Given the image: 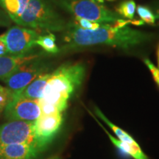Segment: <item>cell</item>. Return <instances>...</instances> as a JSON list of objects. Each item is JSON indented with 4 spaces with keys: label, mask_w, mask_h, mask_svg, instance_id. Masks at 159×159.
<instances>
[{
    "label": "cell",
    "mask_w": 159,
    "mask_h": 159,
    "mask_svg": "<svg viewBox=\"0 0 159 159\" xmlns=\"http://www.w3.org/2000/svg\"><path fill=\"white\" fill-rule=\"evenodd\" d=\"M63 49L73 50L97 45H108L128 49L150 41L152 35L130 27H118L102 24L96 30H84L74 22L67 24Z\"/></svg>",
    "instance_id": "6da1fadb"
},
{
    "label": "cell",
    "mask_w": 159,
    "mask_h": 159,
    "mask_svg": "<svg viewBox=\"0 0 159 159\" xmlns=\"http://www.w3.org/2000/svg\"><path fill=\"white\" fill-rule=\"evenodd\" d=\"M85 75V67L83 63L61 65L51 72L39 101L55 107L62 113L67 108L69 99L83 83Z\"/></svg>",
    "instance_id": "7a4b0ae2"
},
{
    "label": "cell",
    "mask_w": 159,
    "mask_h": 159,
    "mask_svg": "<svg viewBox=\"0 0 159 159\" xmlns=\"http://www.w3.org/2000/svg\"><path fill=\"white\" fill-rule=\"evenodd\" d=\"M17 25L27 28L60 32L67 24L47 0H30Z\"/></svg>",
    "instance_id": "3957f363"
},
{
    "label": "cell",
    "mask_w": 159,
    "mask_h": 159,
    "mask_svg": "<svg viewBox=\"0 0 159 159\" xmlns=\"http://www.w3.org/2000/svg\"><path fill=\"white\" fill-rule=\"evenodd\" d=\"M35 122L9 121L2 125L0 127V148L12 144H26L39 152L42 151L47 145L37 136Z\"/></svg>",
    "instance_id": "277c9868"
},
{
    "label": "cell",
    "mask_w": 159,
    "mask_h": 159,
    "mask_svg": "<svg viewBox=\"0 0 159 159\" xmlns=\"http://www.w3.org/2000/svg\"><path fill=\"white\" fill-rule=\"evenodd\" d=\"M57 4L75 17L99 24H111L119 19L115 12L92 0H57Z\"/></svg>",
    "instance_id": "5b68a950"
},
{
    "label": "cell",
    "mask_w": 159,
    "mask_h": 159,
    "mask_svg": "<svg viewBox=\"0 0 159 159\" xmlns=\"http://www.w3.org/2000/svg\"><path fill=\"white\" fill-rule=\"evenodd\" d=\"M47 67L39 57L19 66L8 76L2 80L11 92L12 97L17 96L33 80L43 72L47 71ZM12 98V97H11Z\"/></svg>",
    "instance_id": "8992f818"
},
{
    "label": "cell",
    "mask_w": 159,
    "mask_h": 159,
    "mask_svg": "<svg viewBox=\"0 0 159 159\" xmlns=\"http://www.w3.org/2000/svg\"><path fill=\"white\" fill-rule=\"evenodd\" d=\"M2 35L9 54L21 55L33 53L40 34L35 30L18 25L11 27Z\"/></svg>",
    "instance_id": "52a82bcc"
},
{
    "label": "cell",
    "mask_w": 159,
    "mask_h": 159,
    "mask_svg": "<svg viewBox=\"0 0 159 159\" xmlns=\"http://www.w3.org/2000/svg\"><path fill=\"white\" fill-rule=\"evenodd\" d=\"M5 115L8 121L35 122L41 116L39 100L13 97L5 107Z\"/></svg>",
    "instance_id": "ba28073f"
},
{
    "label": "cell",
    "mask_w": 159,
    "mask_h": 159,
    "mask_svg": "<svg viewBox=\"0 0 159 159\" xmlns=\"http://www.w3.org/2000/svg\"><path fill=\"white\" fill-rule=\"evenodd\" d=\"M62 122L61 113L41 115L35 122V130L37 136L47 146L58 132Z\"/></svg>",
    "instance_id": "9c48e42d"
},
{
    "label": "cell",
    "mask_w": 159,
    "mask_h": 159,
    "mask_svg": "<svg viewBox=\"0 0 159 159\" xmlns=\"http://www.w3.org/2000/svg\"><path fill=\"white\" fill-rule=\"evenodd\" d=\"M40 152L26 144H12L0 148V159H33Z\"/></svg>",
    "instance_id": "30bf717a"
},
{
    "label": "cell",
    "mask_w": 159,
    "mask_h": 159,
    "mask_svg": "<svg viewBox=\"0 0 159 159\" xmlns=\"http://www.w3.org/2000/svg\"><path fill=\"white\" fill-rule=\"evenodd\" d=\"M39 57V55L33 53L21 55H9L0 57V80H2L19 66L36 59Z\"/></svg>",
    "instance_id": "8fae6325"
},
{
    "label": "cell",
    "mask_w": 159,
    "mask_h": 159,
    "mask_svg": "<svg viewBox=\"0 0 159 159\" xmlns=\"http://www.w3.org/2000/svg\"><path fill=\"white\" fill-rule=\"evenodd\" d=\"M50 75L51 72H48V71L41 74L39 77L33 80L29 85H27L17 96L15 97L39 100L42 97L43 89Z\"/></svg>",
    "instance_id": "7c38bea8"
},
{
    "label": "cell",
    "mask_w": 159,
    "mask_h": 159,
    "mask_svg": "<svg viewBox=\"0 0 159 159\" xmlns=\"http://www.w3.org/2000/svg\"><path fill=\"white\" fill-rule=\"evenodd\" d=\"M93 117L95 119V117L94 116H93ZM95 120L98 122V124L100 125L101 128H102L103 130H104L105 132L106 133V134L108 135V138L110 139L111 142H112L113 144L121 151V152L128 155V156L132 157L134 159H149L148 157L146 155L144 154V152L142 150V149L139 147V145H138V146H135V145L122 142V141H120L119 139H116L114 136H112L110 133L107 131L106 129L101 125L100 122H98L97 119H95Z\"/></svg>",
    "instance_id": "4fadbf2b"
},
{
    "label": "cell",
    "mask_w": 159,
    "mask_h": 159,
    "mask_svg": "<svg viewBox=\"0 0 159 159\" xmlns=\"http://www.w3.org/2000/svg\"><path fill=\"white\" fill-rule=\"evenodd\" d=\"M30 0H0V7L12 21L16 23L25 11Z\"/></svg>",
    "instance_id": "5bb4252c"
},
{
    "label": "cell",
    "mask_w": 159,
    "mask_h": 159,
    "mask_svg": "<svg viewBox=\"0 0 159 159\" xmlns=\"http://www.w3.org/2000/svg\"><path fill=\"white\" fill-rule=\"evenodd\" d=\"M94 111H95V114H96L99 118L102 119L103 122L106 123V124L111 128V130L114 131L115 135L118 137V139H119L120 141H122V142L128 143V144L135 145V146H138L139 145L138 143L134 140V139L133 138L130 134H128V133L125 132V131L123 130L122 129L119 128L118 126H116V125L113 124V123L111 122V121L109 120V119H108V118H107V117L102 114V111L99 110V108H94Z\"/></svg>",
    "instance_id": "9a60e30c"
},
{
    "label": "cell",
    "mask_w": 159,
    "mask_h": 159,
    "mask_svg": "<svg viewBox=\"0 0 159 159\" xmlns=\"http://www.w3.org/2000/svg\"><path fill=\"white\" fill-rule=\"evenodd\" d=\"M36 46H39L43 50L48 53L56 54L59 52V49L56 44L55 35L52 33H49L46 35H40L35 41Z\"/></svg>",
    "instance_id": "2e32d148"
},
{
    "label": "cell",
    "mask_w": 159,
    "mask_h": 159,
    "mask_svg": "<svg viewBox=\"0 0 159 159\" xmlns=\"http://www.w3.org/2000/svg\"><path fill=\"white\" fill-rule=\"evenodd\" d=\"M136 11V5L133 0H127L122 2L116 7V13L119 16L125 19H134L135 12Z\"/></svg>",
    "instance_id": "e0dca14e"
},
{
    "label": "cell",
    "mask_w": 159,
    "mask_h": 159,
    "mask_svg": "<svg viewBox=\"0 0 159 159\" xmlns=\"http://www.w3.org/2000/svg\"><path fill=\"white\" fill-rule=\"evenodd\" d=\"M136 11L139 17L141 18V20L144 21V23L152 25H155L156 20V15L148 7L144 5H138L136 7Z\"/></svg>",
    "instance_id": "ac0fdd59"
},
{
    "label": "cell",
    "mask_w": 159,
    "mask_h": 159,
    "mask_svg": "<svg viewBox=\"0 0 159 159\" xmlns=\"http://www.w3.org/2000/svg\"><path fill=\"white\" fill-rule=\"evenodd\" d=\"M73 22L77 26H78L79 27L84 30H96L100 27L102 25V24L94 22V21H91L90 20L78 17H75V20Z\"/></svg>",
    "instance_id": "d6986e66"
},
{
    "label": "cell",
    "mask_w": 159,
    "mask_h": 159,
    "mask_svg": "<svg viewBox=\"0 0 159 159\" xmlns=\"http://www.w3.org/2000/svg\"><path fill=\"white\" fill-rule=\"evenodd\" d=\"M12 94L8 89L0 85V112H2L11 99Z\"/></svg>",
    "instance_id": "ffe728a7"
},
{
    "label": "cell",
    "mask_w": 159,
    "mask_h": 159,
    "mask_svg": "<svg viewBox=\"0 0 159 159\" xmlns=\"http://www.w3.org/2000/svg\"><path fill=\"white\" fill-rule=\"evenodd\" d=\"M144 64L147 66L149 70H150L152 78H153L155 83L159 87V69L152 63V61L149 59L144 60Z\"/></svg>",
    "instance_id": "44dd1931"
},
{
    "label": "cell",
    "mask_w": 159,
    "mask_h": 159,
    "mask_svg": "<svg viewBox=\"0 0 159 159\" xmlns=\"http://www.w3.org/2000/svg\"><path fill=\"white\" fill-rule=\"evenodd\" d=\"M12 22L8 15L5 11L0 8V27H8Z\"/></svg>",
    "instance_id": "7402d4cb"
},
{
    "label": "cell",
    "mask_w": 159,
    "mask_h": 159,
    "mask_svg": "<svg viewBox=\"0 0 159 159\" xmlns=\"http://www.w3.org/2000/svg\"><path fill=\"white\" fill-rule=\"evenodd\" d=\"M8 50H7V46L4 40L3 35H0V57L6 56V55H9Z\"/></svg>",
    "instance_id": "603a6c76"
},
{
    "label": "cell",
    "mask_w": 159,
    "mask_h": 159,
    "mask_svg": "<svg viewBox=\"0 0 159 159\" xmlns=\"http://www.w3.org/2000/svg\"><path fill=\"white\" fill-rule=\"evenodd\" d=\"M156 55H157V63H158V67H157V68L159 69V43L158 45V48H157Z\"/></svg>",
    "instance_id": "cb8c5ba5"
},
{
    "label": "cell",
    "mask_w": 159,
    "mask_h": 159,
    "mask_svg": "<svg viewBox=\"0 0 159 159\" xmlns=\"http://www.w3.org/2000/svg\"><path fill=\"white\" fill-rule=\"evenodd\" d=\"M156 19H159V5H158V8H157V10H156Z\"/></svg>",
    "instance_id": "d4e9b609"
},
{
    "label": "cell",
    "mask_w": 159,
    "mask_h": 159,
    "mask_svg": "<svg viewBox=\"0 0 159 159\" xmlns=\"http://www.w3.org/2000/svg\"><path fill=\"white\" fill-rule=\"evenodd\" d=\"M92 1H94V2H96V3L102 4V3H103V2H104V0H92Z\"/></svg>",
    "instance_id": "484cf974"
},
{
    "label": "cell",
    "mask_w": 159,
    "mask_h": 159,
    "mask_svg": "<svg viewBox=\"0 0 159 159\" xmlns=\"http://www.w3.org/2000/svg\"><path fill=\"white\" fill-rule=\"evenodd\" d=\"M49 159H60L59 158H57V157H53V158H51Z\"/></svg>",
    "instance_id": "4316f807"
},
{
    "label": "cell",
    "mask_w": 159,
    "mask_h": 159,
    "mask_svg": "<svg viewBox=\"0 0 159 159\" xmlns=\"http://www.w3.org/2000/svg\"><path fill=\"white\" fill-rule=\"evenodd\" d=\"M108 1H113V0H108Z\"/></svg>",
    "instance_id": "83f0119b"
}]
</instances>
